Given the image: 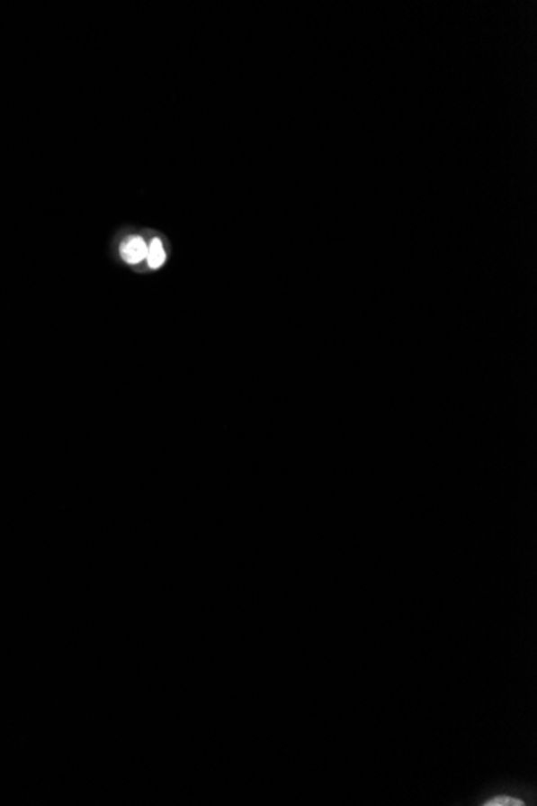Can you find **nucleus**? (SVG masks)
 Listing matches in <instances>:
<instances>
[{"mask_svg":"<svg viewBox=\"0 0 537 806\" xmlns=\"http://www.w3.org/2000/svg\"><path fill=\"white\" fill-rule=\"evenodd\" d=\"M148 247L140 237H130L121 245V257L126 263L137 264L147 259Z\"/></svg>","mask_w":537,"mask_h":806,"instance_id":"1","label":"nucleus"},{"mask_svg":"<svg viewBox=\"0 0 537 806\" xmlns=\"http://www.w3.org/2000/svg\"><path fill=\"white\" fill-rule=\"evenodd\" d=\"M165 259H166V253H165L161 241L158 239H153L148 251H147V263L152 269H158L165 263Z\"/></svg>","mask_w":537,"mask_h":806,"instance_id":"2","label":"nucleus"},{"mask_svg":"<svg viewBox=\"0 0 537 806\" xmlns=\"http://www.w3.org/2000/svg\"><path fill=\"white\" fill-rule=\"evenodd\" d=\"M485 805L489 806H522L524 805L522 800L515 799V797H507V795H499L489 800Z\"/></svg>","mask_w":537,"mask_h":806,"instance_id":"3","label":"nucleus"}]
</instances>
